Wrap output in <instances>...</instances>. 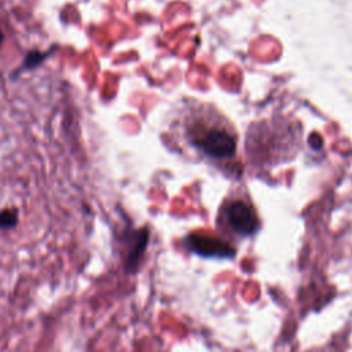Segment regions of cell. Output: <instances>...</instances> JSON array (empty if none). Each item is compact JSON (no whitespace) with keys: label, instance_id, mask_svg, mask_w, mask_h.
<instances>
[{"label":"cell","instance_id":"1","mask_svg":"<svg viewBox=\"0 0 352 352\" xmlns=\"http://www.w3.org/2000/svg\"><path fill=\"white\" fill-rule=\"evenodd\" d=\"M176 133L184 147L216 165L235 158L238 133L230 120L214 106L191 100L176 118Z\"/></svg>","mask_w":352,"mask_h":352},{"label":"cell","instance_id":"2","mask_svg":"<svg viewBox=\"0 0 352 352\" xmlns=\"http://www.w3.org/2000/svg\"><path fill=\"white\" fill-rule=\"evenodd\" d=\"M296 133V128L287 120L261 121L257 125H252L249 136H246V154L249 153L250 158L271 144L263 165H275L280 160L294 155Z\"/></svg>","mask_w":352,"mask_h":352},{"label":"cell","instance_id":"3","mask_svg":"<svg viewBox=\"0 0 352 352\" xmlns=\"http://www.w3.org/2000/svg\"><path fill=\"white\" fill-rule=\"evenodd\" d=\"M226 224L238 235L248 236L257 231L258 217L253 206L242 198H230L221 206Z\"/></svg>","mask_w":352,"mask_h":352},{"label":"cell","instance_id":"4","mask_svg":"<svg viewBox=\"0 0 352 352\" xmlns=\"http://www.w3.org/2000/svg\"><path fill=\"white\" fill-rule=\"evenodd\" d=\"M122 263L126 272H135L140 264V260L146 252L148 243L147 228L128 230L118 238Z\"/></svg>","mask_w":352,"mask_h":352},{"label":"cell","instance_id":"5","mask_svg":"<svg viewBox=\"0 0 352 352\" xmlns=\"http://www.w3.org/2000/svg\"><path fill=\"white\" fill-rule=\"evenodd\" d=\"M186 245L190 250L204 257L226 258L232 257L235 253L231 245L208 234H190L186 238Z\"/></svg>","mask_w":352,"mask_h":352},{"label":"cell","instance_id":"6","mask_svg":"<svg viewBox=\"0 0 352 352\" xmlns=\"http://www.w3.org/2000/svg\"><path fill=\"white\" fill-rule=\"evenodd\" d=\"M56 48H58V45H52V47H51L50 50H47V51H38V50H32V51H29V52L25 55V58H23L21 66H19L18 69H15L14 73H12L10 77H11V78H16L21 73L40 66L41 63H44V60H45L47 58H50V56L56 51Z\"/></svg>","mask_w":352,"mask_h":352},{"label":"cell","instance_id":"7","mask_svg":"<svg viewBox=\"0 0 352 352\" xmlns=\"http://www.w3.org/2000/svg\"><path fill=\"white\" fill-rule=\"evenodd\" d=\"M19 214L15 208H6L0 210V230H11L16 227Z\"/></svg>","mask_w":352,"mask_h":352},{"label":"cell","instance_id":"8","mask_svg":"<svg viewBox=\"0 0 352 352\" xmlns=\"http://www.w3.org/2000/svg\"><path fill=\"white\" fill-rule=\"evenodd\" d=\"M3 40H4V34H3V32H1V29H0V47H1V44H3Z\"/></svg>","mask_w":352,"mask_h":352}]
</instances>
